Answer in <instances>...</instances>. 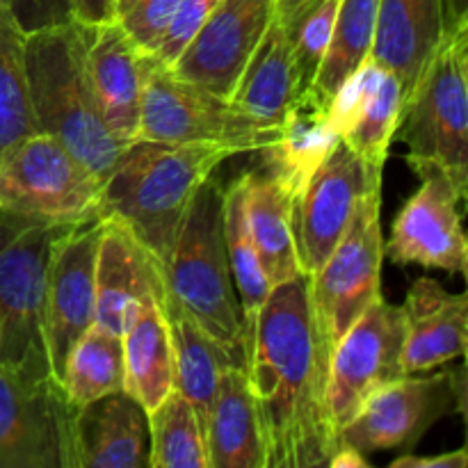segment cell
<instances>
[{"mask_svg":"<svg viewBox=\"0 0 468 468\" xmlns=\"http://www.w3.org/2000/svg\"><path fill=\"white\" fill-rule=\"evenodd\" d=\"M329 350L311 277L272 288L247 341V378L259 411L265 468H323L338 448L327 414Z\"/></svg>","mask_w":468,"mask_h":468,"instance_id":"6da1fadb","label":"cell"},{"mask_svg":"<svg viewBox=\"0 0 468 468\" xmlns=\"http://www.w3.org/2000/svg\"><path fill=\"white\" fill-rule=\"evenodd\" d=\"M231 155L215 144L133 142L101 186V218L126 224L163 268L195 192Z\"/></svg>","mask_w":468,"mask_h":468,"instance_id":"7a4b0ae2","label":"cell"},{"mask_svg":"<svg viewBox=\"0 0 468 468\" xmlns=\"http://www.w3.org/2000/svg\"><path fill=\"white\" fill-rule=\"evenodd\" d=\"M87 27L71 18L27 32L23 58L37 133L62 142L103 186L123 149L110 135L91 91Z\"/></svg>","mask_w":468,"mask_h":468,"instance_id":"3957f363","label":"cell"},{"mask_svg":"<svg viewBox=\"0 0 468 468\" xmlns=\"http://www.w3.org/2000/svg\"><path fill=\"white\" fill-rule=\"evenodd\" d=\"M224 187L208 176L192 197L172 254L163 265L165 288L236 366H247V338L229 268L222 222Z\"/></svg>","mask_w":468,"mask_h":468,"instance_id":"277c9868","label":"cell"},{"mask_svg":"<svg viewBox=\"0 0 468 468\" xmlns=\"http://www.w3.org/2000/svg\"><path fill=\"white\" fill-rule=\"evenodd\" d=\"M396 137L419 176L441 174L468 195V23L446 32L407 96Z\"/></svg>","mask_w":468,"mask_h":468,"instance_id":"5b68a950","label":"cell"},{"mask_svg":"<svg viewBox=\"0 0 468 468\" xmlns=\"http://www.w3.org/2000/svg\"><path fill=\"white\" fill-rule=\"evenodd\" d=\"M69 227L0 208V364L44 379H53L44 332L48 265Z\"/></svg>","mask_w":468,"mask_h":468,"instance_id":"8992f818","label":"cell"},{"mask_svg":"<svg viewBox=\"0 0 468 468\" xmlns=\"http://www.w3.org/2000/svg\"><path fill=\"white\" fill-rule=\"evenodd\" d=\"M279 131L256 126L229 99L183 80L167 64L144 55L137 140L163 144H215L236 154L261 151Z\"/></svg>","mask_w":468,"mask_h":468,"instance_id":"52a82bcc","label":"cell"},{"mask_svg":"<svg viewBox=\"0 0 468 468\" xmlns=\"http://www.w3.org/2000/svg\"><path fill=\"white\" fill-rule=\"evenodd\" d=\"M0 208L55 224L101 218V181L53 135L32 133L0 160Z\"/></svg>","mask_w":468,"mask_h":468,"instance_id":"ba28073f","label":"cell"},{"mask_svg":"<svg viewBox=\"0 0 468 468\" xmlns=\"http://www.w3.org/2000/svg\"><path fill=\"white\" fill-rule=\"evenodd\" d=\"M384 236L379 187L361 199L346 233L311 277V300L329 350L382 297Z\"/></svg>","mask_w":468,"mask_h":468,"instance_id":"9c48e42d","label":"cell"},{"mask_svg":"<svg viewBox=\"0 0 468 468\" xmlns=\"http://www.w3.org/2000/svg\"><path fill=\"white\" fill-rule=\"evenodd\" d=\"M451 411H466L464 366L428 378L402 375L364 402L359 414L338 432V443L352 446L361 455L410 452Z\"/></svg>","mask_w":468,"mask_h":468,"instance_id":"30bf717a","label":"cell"},{"mask_svg":"<svg viewBox=\"0 0 468 468\" xmlns=\"http://www.w3.org/2000/svg\"><path fill=\"white\" fill-rule=\"evenodd\" d=\"M73 411L53 379L0 364V468H71Z\"/></svg>","mask_w":468,"mask_h":468,"instance_id":"8fae6325","label":"cell"},{"mask_svg":"<svg viewBox=\"0 0 468 468\" xmlns=\"http://www.w3.org/2000/svg\"><path fill=\"white\" fill-rule=\"evenodd\" d=\"M405 315L379 297L336 343L329 356L327 414L336 434L384 384L402 378Z\"/></svg>","mask_w":468,"mask_h":468,"instance_id":"7c38bea8","label":"cell"},{"mask_svg":"<svg viewBox=\"0 0 468 468\" xmlns=\"http://www.w3.org/2000/svg\"><path fill=\"white\" fill-rule=\"evenodd\" d=\"M375 187H382V169L338 142L292 206L297 254L306 274H314L332 254L361 199Z\"/></svg>","mask_w":468,"mask_h":468,"instance_id":"4fadbf2b","label":"cell"},{"mask_svg":"<svg viewBox=\"0 0 468 468\" xmlns=\"http://www.w3.org/2000/svg\"><path fill=\"white\" fill-rule=\"evenodd\" d=\"M101 218L73 224L55 240L46 283L44 332L50 375L62 387V373L73 343L94 324L96 250Z\"/></svg>","mask_w":468,"mask_h":468,"instance_id":"5bb4252c","label":"cell"},{"mask_svg":"<svg viewBox=\"0 0 468 468\" xmlns=\"http://www.w3.org/2000/svg\"><path fill=\"white\" fill-rule=\"evenodd\" d=\"M272 18L274 0H219L169 69L229 99Z\"/></svg>","mask_w":468,"mask_h":468,"instance_id":"9a60e30c","label":"cell"},{"mask_svg":"<svg viewBox=\"0 0 468 468\" xmlns=\"http://www.w3.org/2000/svg\"><path fill=\"white\" fill-rule=\"evenodd\" d=\"M420 178V187L393 219L384 256L398 265L416 263L466 277L468 245L460 215L464 201L441 174L432 172Z\"/></svg>","mask_w":468,"mask_h":468,"instance_id":"2e32d148","label":"cell"},{"mask_svg":"<svg viewBox=\"0 0 468 468\" xmlns=\"http://www.w3.org/2000/svg\"><path fill=\"white\" fill-rule=\"evenodd\" d=\"M163 282V270L135 233L119 219L101 218L94 270V324L123 336L135 306L158 291Z\"/></svg>","mask_w":468,"mask_h":468,"instance_id":"e0dca14e","label":"cell"},{"mask_svg":"<svg viewBox=\"0 0 468 468\" xmlns=\"http://www.w3.org/2000/svg\"><path fill=\"white\" fill-rule=\"evenodd\" d=\"M144 53L117 21L87 27V73L96 105L122 149L137 142Z\"/></svg>","mask_w":468,"mask_h":468,"instance_id":"ac0fdd59","label":"cell"},{"mask_svg":"<svg viewBox=\"0 0 468 468\" xmlns=\"http://www.w3.org/2000/svg\"><path fill=\"white\" fill-rule=\"evenodd\" d=\"M71 468H149V414L126 391L76 407Z\"/></svg>","mask_w":468,"mask_h":468,"instance_id":"d6986e66","label":"cell"},{"mask_svg":"<svg viewBox=\"0 0 468 468\" xmlns=\"http://www.w3.org/2000/svg\"><path fill=\"white\" fill-rule=\"evenodd\" d=\"M402 315V368L407 375L428 373L466 355V292H451L437 279L419 277L407 291Z\"/></svg>","mask_w":468,"mask_h":468,"instance_id":"ffe728a7","label":"cell"},{"mask_svg":"<svg viewBox=\"0 0 468 468\" xmlns=\"http://www.w3.org/2000/svg\"><path fill=\"white\" fill-rule=\"evenodd\" d=\"M443 0H378L373 55L396 73L407 96L446 37Z\"/></svg>","mask_w":468,"mask_h":468,"instance_id":"44dd1931","label":"cell"},{"mask_svg":"<svg viewBox=\"0 0 468 468\" xmlns=\"http://www.w3.org/2000/svg\"><path fill=\"white\" fill-rule=\"evenodd\" d=\"M338 142L341 135L329 122V103L314 90H304L283 114L277 140L259 154H263V167H268L292 201H297L309 178Z\"/></svg>","mask_w":468,"mask_h":468,"instance_id":"7402d4cb","label":"cell"},{"mask_svg":"<svg viewBox=\"0 0 468 468\" xmlns=\"http://www.w3.org/2000/svg\"><path fill=\"white\" fill-rule=\"evenodd\" d=\"M297 94L300 91L291 37L286 26L272 18L247 67L242 69L229 103L256 126L279 131L283 114Z\"/></svg>","mask_w":468,"mask_h":468,"instance_id":"603a6c76","label":"cell"},{"mask_svg":"<svg viewBox=\"0 0 468 468\" xmlns=\"http://www.w3.org/2000/svg\"><path fill=\"white\" fill-rule=\"evenodd\" d=\"M163 286L146 295L123 329V391L142 405L146 414L174 391V352L160 295Z\"/></svg>","mask_w":468,"mask_h":468,"instance_id":"cb8c5ba5","label":"cell"},{"mask_svg":"<svg viewBox=\"0 0 468 468\" xmlns=\"http://www.w3.org/2000/svg\"><path fill=\"white\" fill-rule=\"evenodd\" d=\"M292 204V197L268 167L261 165L245 172L247 227L272 288L304 272L297 254Z\"/></svg>","mask_w":468,"mask_h":468,"instance_id":"d4e9b609","label":"cell"},{"mask_svg":"<svg viewBox=\"0 0 468 468\" xmlns=\"http://www.w3.org/2000/svg\"><path fill=\"white\" fill-rule=\"evenodd\" d=\"M210 468H265L259 411L242 366H227L206 428Z\"/></svg>","mask_w":468,"mask_h":468,"instance_id":"484cf974","label":"cell"},{"mask_svg":"<svg viewBox=\"0 0 468 468\" xmlns=\"http://www.w3.org/2000/svg\"><path fill=\"white\" fill-rule=\"evenodd\" d=\"M160 306H163L169 338H172L174 388L183 393L195 407L206 434L210 410H213L215 396H218L219 378H222V370L233 361L219 347V343L176 304L167 288L160 295Z\"/></svg>","mask_w":468,"mask_h":468,"instance_id":"4316f807","label":"cell"},{"mask_svg":"<svg viewBox=\"0 0 468 468\" xmlns=\"http://www.w3.org/2000/svg\"><path fill=\"white\" fill-rule=\"evenodd\" d=\"M222 222H224V245H227L229 268H231L233 286H236L238 306H240L245 338L254 329L256 315L272 292L268 274L261 265L259 251L251 240L250 227L245 215V172L224 187L222 197Z\"/></svg>","mask_w":468,"mask_h":468,"instance_id":"83f0119b","label":"cell"},{"mask_svg":"<svg viewBox=\"0 0 468 468\" xmlns=\"http://www.w3.org/2000/svg\"><path fill=\"white\" fill-rule=\"evenodd\" d=\"M62 391L73 407L90 405L110 393L123 391L122 336L91 324L69 352Z\"/></svg>","mask_w":468,"mask_h":468,"instance_id":"f1b7e54d","label":"cell"},{"mask_svg":"<svg viewBox=\"0 0 468 468\" xmlns=\"http://www.w3.org/2000/svg\"><path fill=\"white\" fill-rule=\"evenodd\" d=\"M375 23L378 0H341L334 21L332 44L309 90H314L327 103L332 101L341 82L356 71L373 50Z\"/></svg>","mask_w":468,"mask_h":468,"instance_id":"f546056e","label":"cell"},{"mask_svg":"<svg viewBox=\"0 0 468 468\" xmlns=\"http://www.w3.org/2000/svg\"><path fill=\"white\" fill-rule=\"evenodd\" d=\"M149 468H210L199 416L176 388L149 414Z\"/></svg>","mask_w":468,"mask_h":468,"instance_id":"4dcf8cb0","label":"cell"},{"mask_svg":"<svg viewBox=\"0 0 468 468\" xmlns=\"http://www.w3.org/2000/svg\"><path fill=\"white\" fill-rule=\"evenodd\" d=\"M26 32L0 0V160L23 137L37 133L27 96Z\"/></svg>","mask_w":468,"mask_h":468,"instance_id":"1f68e13d","label":"cell"},{"mask_svg":"<svg viewBox=\"0 0 468 468\" xmlns=\"http://www.w3.org/2000/svg\"><path fill=\"white\" fill-rule=\"evenodd\" d=\"M402 108H405V91H402L400 78L387 71L378 90L370 94L368 103L361 110L355 126L341 140L366 163L384 169L391 142L400 126Z\"/></svg>","mask_w":468,"mask_h":468,"instance_id":"d6a6232c","label":"cell"},{"mask_svg":"<svg viewBox=\"0 0 468 468\" xmlns=\"http://www.w3.org/2000/svg\"><path fill=\"white\" fill-rule=\"evenodd\" d=\"M341 0H315L304 9L291 26H286L292 44L297 69V91H304L314 85V78L327 55L334 35Z\"/></svg>","mask_w":468,"mask_h":468,"instance_id":"836d02e7","label":"cell"},{"mask_svg":"<svg viewBox=\"0 0 468 468\" xmlns=\"http://www.w3.org/2000/svg\"><path fill=\"white\" fill-rule=\"evenodd\" d=\"M384 73H387V69H384L373 55H368L366 62L361 64L356 71H352L350 76L341 82V87L334 91L332 101H329V122H332L334 131H336L338 135L343 137L352 126H355L361 110L368 103L370 94H373L379 87V82H382Z\"/></svg>","mask_w":468,"mask_h":468,"instance_id":"e575fe53","label":"cell"},{"mask_svg":"<svg viewBox=\"0 0 468 468\" xmlns=\"http://www.w3.org/2000/svg\"><path fill=\"white\" fill-rule=\"evenodd\" d=\"M181 0H133L114 21L144 55H155Z\"/></svg>","mask_w":468,"mask_h":468,"instance_id":"d590c367","label":"cell"},{"mask_svg":"<svg viewBox=\"0 0 468 468\" xmlns=\"http://www.w3.org/2000/svg\"><path fill=\"white\" fill-rule=\"evenodd\" d=\"M218 3L219 0H181L176 7V14H174L172 23L167 27V35H165L163 44L158 46L154 58L167 64V67H172L178 55L183 53V48L187 46V41L197 35L201 23L218 7Z\"/></svg>","mask_w":468,"mask_h":468,"instance_id":"8d00e7d4","label":"cell"},{"mask_svg":"<svg viewBox=\"0 0 468 468\" xmlns=\"http://www.w3.org/2000/svg\"><path fill=\"white\" fill-rule=\"evenodd\" d=\"M5 5L26 35L73 18V0H5Z\"/></svg>","mask_w":468,"mask_h":468,"instance_id":"74e56055","label":"cell"},{"mask_svg":"<svg viewBox=\"0 0 468 468\" xmlns=\"http://www.w3.org/2000/svg\"><path fill=\"white\" fill-rule=\"evenodd\" d=\"M468 466V452L466 448L452 452H441L434 457H419L405 452V455L396 457L391 462V468H466Z\"/></svg>","mask_w":468,"mask_h":468,"instance_id":"f35d334b","label":"cell"},{"mask_svg":"<svg viewBox=\"0 0 468 468\" xmlns=\"http://www.w3.org/2000/svg\"><path fill=\"white\" fill-rule=\"evenodd\" d=\"M73 18L87 26L114 21V0H73Z\"/></svg>","mask_w":468,"mask_h":468,"instance_id":"ab89813d","label":"cell"},{"mask_svg":"<svg viewBox=\"0 0 468 468\" xmlns=\"http://www.w3.org/2000/svg\"><path fill=\"white\" fill-rule=\"evenodd\" d=\"M327 466L329 468H370V462L366 460V455H361V452L355 451L352 446L338 443L336 452H334Z\"/></svg>","mask_w":468,"mask_h":468,"instance_id":"60d3db41","label":"cell"},{"mask_svg":"<svg viewBox=\"0 0 468 468\" xmlns=\"http://www.w3.org/2000/svg\"><path fill=\"white\" fill-rule=\"evenodd\" d=\"M314 3L315 0H274V18L282 21L283 26H291V23Z\"/></svg>","mask_w":468,"mask_h":468,"instance_id":"b9f144b4","label":"cell"},{"mask_svg":"<svg viewBox=\"0 0 468 468\" xmlns=\"http://www.w3.org/2000/svg\"><path fill=\"white\" fill-rule=\"evenodd\" d=\"M443 7H446L448 30L468 23V0H443Z\"/></svg>","mask_w":468,"mask_h":468,"instance_id":"7bdbcfd3","label":"cell"},{"mask_svg":"<svg viewBox=\"0 0 468 468\" xmlns=\"http://www.w3.org/2000/svg\"><path fill=\"white\" fill-rule=\"evenodd\" d=\"M131 3H133V0H114V18H117L119 14H122L123 9H126Z\"/></svg>","mask_w":468,"mask_h":468,"instance_id":"ee69618b","label":"cell"}]
</instances>
